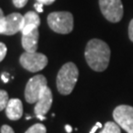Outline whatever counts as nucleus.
I'll use <instances>...</instances> for the list:
<instances>
[{
	"mask_svg": "<svg viewBox=\"0 0 133 133\" xmlns=\"http://www.w3.org/2000/svg\"><path fill=\"white\" fill-rule=\"evenodd\" d=\"M110 58L109 46L103 41L93 38L88 42L85 49V59L88 65L97 72H102L109 66Z\"/></svg>",
	"mask_w": 133,
	"mask_h": 133,
	"instance_id": "1",
	"label": "nucleus"
},
{
	"mask_svg": "<svg viewBox=\"0 0 133 133\" xmlns=\"http://www.w3.org/2000/svg\"><path fill=\"white\" fill-rule=\"evenodd\" d=\"M79 76L77 66L73 62H67L60 68L56 77V87L61 95L71 94Z\"/></svg>",
	"mask_w": 133,
	"mask_h": 133,
	"instance_id": "2",
	"label": "nucleus"
},
{
	"mask_svg": "<svg viewBox=\"0 0 133 133\" xmlns=\"http://www.w3.org/2000/svg\"><path fill=\"white\" fill-rule=\"evenodd\" d=\"M48 24L53 32L66 35L73 30V15L70 12H52L48 16Z\"/></svg>",
	"mask_w": 133,
	"mask_h": 133,
	"instance_id": "3",
	"label": "nucleus"
},
{
	"mask_svg": "<svg viewBox=\"0 0 133 133\" xmlns=\"http://www.w3.org/2000/svg\"><path fill=\"white\" fill-rule=\"evenodd\" d=\"M48 87V81L43 75H36L28 81L25 89V99L29 104H36L43 91Z\"/></svg>",
	"mask_w": 133,
	"mask_h": 133,
	"instance_id": "4",
	"label": "nucleus"
},
{
	"mask_svg": "<svg viewBox=\"0 0 133 133\" xmlns=\"http://www.w3.org/2000/svg\"><path fill=\"white\" fill-rule=\"evenodd\" d=\"M48 57L39 52H27L21 54L20 63L26 70L30 72H38L43 70L48 65Z\"/></svg>",
	"mask_w": 133,
	"mask_h": 133,
	"instance_id": "5",
	"label": "nucleus"
},
{
	"mask_svg": "<svg viewBox=\"0 0 133 133\" xmlns=\"http://www.w3.org/2000/svg\"><path fill=\"white\" fill-rule=\"evenodd\" d=\"M102 13L111 23H117L122 19L123 6L121 0H99Z\"/></svg>",
	"mask_w": 133,
	"mask_h": 133,
	"instance_id": "6",
	"label": "nucleus"
},
{
	"mask_svg": "<svg viewBox=\"0 0 133 133\" xmlns=\"http://www.w3.org/2000/svg\"><path fill=\"white\" fill-rule=\"evenodd\" d=\"M114 119L115 122L127 133H133V107L121 105L114 110Z\"/></svg>",
	"mask_w": 133,
	"mask_h": 133,
	"instance_id": "7",
	"label": "nucleus"
},
{
	"mask_svg": "<svg viewBox=\"0 0 133 133\" xmlns=\"http://www.w3.org/2000/svg\"><path fill=\"white\" fill-rule=\"evenodd\" d=\"M24 25V16L20 13H12L5 17V29L3 35L13 36L15 34L22 32Z\"/></svg>",
	"mask_w": 133,
	"mask_h": 133,
	"instance_id": "8",
	"label": "nucleus"
},
{
	"mask_svg": "<svg viewBox=\"0 0 133 133\" xmlns=\"http://www.w3.org/2000/svg\"><path fill=\"white\" fill-rule=\"evenodd\" d=\"M52 105V93L51 90L46 87L43 91L42 95L39 96V99L36 103L35 105V114L36 116H41L43 115L45 116V114L48 112V110L51 108Z\"/></svg>",
	"mask_w": 133,
	"mask_h": 133,
	"instance_id": "9",
	"label": "nucleus"
},
{
	"mask_svg": "<svg viewBox=\"0 0 133 133\" xmlns=\"http://www.w3.org/2000/svg\"><path fill=\"white\" fill-rule=\"evenodd\" d=\"M5 110L10 120H19L23 115V104L19 99H10Z\"/></svg>",
	"mask_w": 133,
	"mask_h": 133,
	"instance_id": "10",
	"label": "nucleus"
},
{
	"mask_svg": "<svg viewBox=\"0 0 133 133\" xmlns=\"http://www.w3.org/2000/svg\"><path fill=\"white\" fill-rule=\"evenodd\" d=\"M39 25H41V19L38 13L35 11H29L24 15V25L21 33L22 35L31 33L34 30L38 29Z\"/></svg>",
	"mask_w": 133,
	"mask_h": 133,
	"instance_id": "11",
	"label": "nucleus"
},
{
	"mask_svg": "<svg viewBox=\"0 0 133 133\" xmlns=\"http://www.w3.org/2000/svg\"><path fill=\"white\" fill-rule=\"evenodd\" d=\"M38 29L26 35H22V46L27 52H36L38 49Z\"/></svg>",
	"mask_w": 133,
	"mask_h": 133,
	"instance_id": "12",
	"label": "nucleus"
},
{
	"mask_svg": "<svg viewBox=\"0 0 133 133\" xmlns=\"http://www.w3.org/2000/svg\"><path fill=\"white\" fill-rule=\"evenodd\" d=\"M100 133H121L120 132V126L116 122L108 121V122H105Z\"/></svg>",
	"mask_w": 133,
	"mask_h": 133,
	"instance_id": "13",
	"label": "nucleus"
},
{
	"mask_svg": "<svg viewBox=\"0 0 133 133\" xmlns=\"http://www.w3.org/2000/svg\"><path fill=\"white\" fill-rule=\"evenodd\" d=\"M8 102H9L8 93L4 90H0V111L6 109Z\"/></svg>",
	"mask_w": 133,
	"mask_h": 133,
	"instance_id": "14",
	"label": "nucleus"
},
{
	"mask_svg": "<svg viewBox=\"0 0 133 133\" xmlns=\"http://www.w3.org/2000/svg\"><path fill=\"white\" fill-rule=\"evenodd\" d=\"M25 133H46V128L43 124L36 123L32 125Z\"/></svg>",
	"mask_w": 133,
	"mask_h": 133,
	"instance_id": "15",
	"label": "nucleus"
},
{
	"mask_svg": "<svg viewBox=\"0 0 133 133\" xmlns=\"http://www.w3.org/2000/svg\"><path fill=\"white\" fill-rule=\"evenodd\" d=\"M6 53H7V46L5 45V43H0V62L5 58Z\"/></svg>",
	"mask_w": 133,
	"mask_h": 133,
	"instance_id": "16",
	"label": "nucleus"
},
{
	"mask_svg": "<svg viewBox=\"0 0 133 133\" xmlns=\"http://www.w3.org/2000/svg\"><path fill=\"white\" fill-rule=\"evenodd\" d=\"M12 1H13L14 6L17 8H23L28 2V0H12Z\"/></svg>",
	"mask_w": 133,
	"mask_h": 133,
	"instance_id": "17",
	"label": "nucleus"
},
{
	"mask_svg": "<svg viewBox=\"0 0 133 133\" xmlns=\"http://www.w3.org/2000/svg\"><path fill=\"white\" fill-rule=\"evenodd\" d=\"M0 132L1 133H15L13 128L9 126V125H2L1 126V129H0Z\"/></svg>",
	"mask_w": 133,
	"mask_h": 133,
	"instance_id": "18",
	"label": "nucleus"
},
{
	"mask_svg": "<svg viewBox=\"0 0 133 133\" xmlns=\"http://www.w3.org/2000/svg\"><path fill=\"white\" fill-rule=\"evenodd\" d=\"M128 36L130 41L133 43V19L130 21L129 23V27H128Z\"/></svg>",
	"mask_w": 133,
	"mask_h": 133,
	"instance_id": "19",
	"label": "nucleus"
},
{
	"mask_svg": "<svg viewBox=\"0 0 133 133\" xmlns=\"http://www.w3.org/2000/svg\"><path fill=\"white\" fill-rule=\"evenodd\" d=\"M43 3H39V2H36V3H35V5H34L35 9L37 10V12H38V13H42V12L43 11Z\"/></svg>",
	"mask_w": 133,
	"mask_h": 133,
	"instance_id": "20",
	"label": "nucleus"
},
{
	"mask_svg": "<svg viewBox=\"0 0 133 133\" xmlns=\"http://www.w3.org/2000/svg\"><path fill=\"white\" fill-rule=\"evenodd\" d=\"M1 79H2V81H3L4 83H7V82L9 81V73H6V72L2 73V75H1Z\"/></svg>",
	"mask_w": 133,
	"mask_h": 133,
	"instance_id": "21",
	"label": "nucleus"
},
{
	"mask_svg": "<svg viewBox=\"0 0 133 133\" xmlns=\"http://www.w3.org/2000/svg\"><path fill=\"white\" fill-rule=\"evenodd\" d=\"M55 0H37V2H39V3H43V5H50L52 4Z\"/></svg>",
	"mask_w": 133,
	"mask_h": 133,
	"instance_id": "22",
	"label": "nucleus"
},
{
	"mask_svg": "<svg viewBox=\"0 0 133 133\" xmlns=\"http://www.w3.org/2000/svg\"><path fill=\"white\" fill-rule=\"evenodd\" d=\"M101 127H102V123H101V122H97L95 126H94L93 128L91 129L90 133H95L96 131H97V129H98V128H101Z\"/></svg>",
	"mask_w": 133,
	"mask_h": 133,
	"instance_id": "23",
	"label": "nucleus"
},
{
	"mask_svg": "<svg viewBox=\"0 0 133 133\" xmlns=\"http://www.w3.org/2000/svg\"><path fill=\"white\" fill-rule=\"evenodd\" d=\"M65 130L67 133H71L72 132V127L70 125H65Z\"/></svg>",
	"mask_w": 133,
	"mask_h": 133,
	"instance_id": "24",
	"label": "nucleus"
},
{
	"mask_svg": "<svg viewBox=\"0 0 133 133\" xmlns=\"http://www.w3.org/2000/svg\"><path fill=\"white\" fill-rule=\"evenodd\" d=\"M5 16H4V14H3V11H2V9L0 8V20L1 19H3Z\"/></svg>",
	"mask_w": 133,
	"mask_h": 133,
	"instance_id": "25",
	"label": "nucleus"
},
{
	"mask_svg": "<svg viewBox=\"0 0 133 133\" xmlns=\"http://www.w3.org/2000/svg\"><path fill=\"white\" fill-rule=\"evenodd\" d=\"M31 118H32V116H29V115L28 116H26V119H31Z\"/></svg>",
	"mask_w": 133,
	"mask_h": 133,
	"instance_id": "26",
	"label": "nucleus"
}]
</instances>
